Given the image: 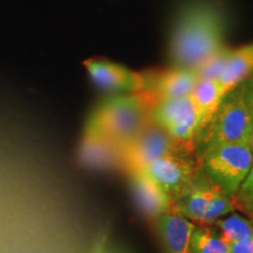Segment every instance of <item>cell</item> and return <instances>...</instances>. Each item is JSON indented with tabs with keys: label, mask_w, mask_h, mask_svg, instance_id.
<instances>
[{
	"label": "cell",
	"mask_w": 253,
	"mask_h": 253,
	"mask_svg": "<svg viewBox=\"0 0 253 253\" xmlns=\"http://www.w3.org/2000/svg\"><path fill=\"white\" fill-rule=\"evenodd\" d=\"M189 97L198 116L199 136L212 121L224 97L221 96L216 80H204V79H198Z\"/></svg>",
	"instance_id": "14"
},
{
	"label": "cell",
	"mask_w": 253,
	"mask_h": 253,
	"mask_svg": "<svg viewBox=\"0 0 253 253\" xmlns=\"http://www.w3.org/2000/svg\"><path fill=\"white\" fill-rule=\"evenodd\" d=\"M150 116L151 121L189 153L199 132L197 113L189 96L157 101L150 110Z\"/></svg>",
	"instance_id": "5"
},
{
	"label": "cell",
	"mask_w": 253,
	"mask_h": 253,
	"mask_svg": "<svg viewBox=\"0 0 253 253\" xmlns=\"http://www.w3.org/2000/svg\"><path fill=\"white\" fill-rule=\"evenodd\" d=\"M131 191L137 207L144 216L157 218L161 214L171 212L173 203L166 192L143 172L130 175Z\"/></svg>",
	"instance_id": "12"
},
{
	"label": "cell",
	"mask_w": 253,
	"mask_h": 253,
	"mask_svg": "<svg viewBox=\"0 0 253 253\" xmlns=\"http://www.w3.org/2000/svg\"><path fill=\"white\" fill-rule=\"evenodd\" d=\"M231 49L224 46L218 52L208 58L201 65L197 66L194 71L198 79H204V80H216L223 71L224 66L229 59Z\"/></svg>",
	"instance_id": "19"
},
{
	"label": "cell",
	"mask_w": 253,
	"mask_h": 253,
	"mask_svg": "<svg viewBox=\"0 0 253 253\" xmlns=\"http://www.w3.org/2000/svg\"><path fill=\"white\" fill-rule=\"evenodd\" d=\"M211 186L212 184L208 181L207 177L198 175L195 182L175 201L172 207L173 212L182 214L196 225H199L207 207Z\"/></svg>",
	"instance_id": "15"
},
{
	"label": "cell",
	"mask_w": 253,
	"mask_h": 253,
	"mask_svg": "<svg viewBox=\"0 0 253 253\" xmlns=\"http://www.w3.org/2000/svg\"><path fill=\"white\" fill-rule=\"evenodd\" d=\"M141 172L153 179L169 196L172 203L198 176L197 169L185 156V151H175L157 158Z\"/></svg>",
	"instance_id": "7"
},
{
	"label": "cell",
	"mask_w": 253,
	"mask_h": 253,
	"mask_svg": "<svg viewBox=\"0 0 253 253\" xmlns=\"http://www.w3.org/2000/svg\"><path fill=\"white\" fill-rule=\"evenodd\" d=\"M226 15L216 0H189L177 14L170 38L173 67L195 69L224 47Z\"/></svg>",
	"instance_id": "1"
},
{
	"label": "cell",
	"mask_w": 253,
	"mask_h": 253,
	"mask_svg": "<svg viewBox=\"0 0 253 253\" xmlns=\"http://www.w3.org/2000/svg\"><path fill=\"white\" fill-rule=\"evenodd\" d=\"M251 46H252V48H253V45H251Z\"/></svg>",
	"instance_id": "25"
},
{
	"label": "cell",
	"mask_w": 253,
	"mask_h": 253,
	"mask_svg": "<svg viewBox=\"0 0 253 253\" xmlns=\"http://www.w3.org/2000/svg\"><path fill=\"white\" fill-rule=\"evenodd\" d=\"M154 220L166 253H191V237L197 226L195 223L173 211Z\"/></svg>",
	"instance_id": "10"
},
{
	"label": "cell",
	"mask_w": 253,
	"mask_h": 253,
	"mask_svg": "<svg viewBox=\"0 0 253 253\" xmlns=\"http://www.w3.org/2000/svg\"><path fill=\"white\" fill-rule=\"evenodd\" d=\"M145 79L147 87L143 94L155 103L161 100L189 96L198 80L194 69L181 67L145 74Z\"/></svg>",
	"instance_id": "9"
},
{
	"label": "cell",
	"mask_w": 253,
	"mask_h": 253,
	"mask_svg": "<svg viewBox=\"0 0 253 253\" xmlns=\"http://www.w3.org/2000/svg\"><path fill=\"white\" fill-rule=\"evenodd\" d=\"M175 151L184 150L162 128L151 121L140 134L122 148L121 169L130 176L141 172L157 158Z\"/></svg>",
	"instance_id": "6"
},
{
	"label": "cell",
	"mask_w": 253,
	"mask_h": 253,
	"mask_svg": "<svg viewBox=\"0 0 253 253\" xmlns=\"http://www.w3.org/2000/svg\"><path fill=\"white\" fill-rule=\"evenodd\" d=\"M235 210L236 207L232 197L212 185L209 192L207 207L199 225H212L218 219L232 213Z\"/></svg>",
	"instance_id": "17"
},
{
	"label": "cell",
	"mask_w": 253,
	"mask_h": 253,
	"mask_svg": "<svg viewBox=\"0 0 253 253\" xmlns=\"http://www.w3.org/2000/svg\"><path fill=\"white\" fill-rule=\"evenodd\" d=\"M250 217H251V219H250V220H251V223H252V225H253V213Z\"/></svg>",
	"instance_id": "23"
},
{
	"label": "cell",
	"mask_w": 253,
	"mask_h": 253,
	"mask_svg": "<svg viewBox=\"0 0 253 253\" xmlns=\"http://www.w3.org/2000/svg\"><path fill=\"white\" fill-rule=\"evenodd\" d=\"M121 151L119 145L86 129L79 156L81 162L91 169H121Z\"/></svg>",
	"instance_id": "11"
},
{
	"label": "cell",
	"mask_w": 253,
	"mask_h": 253,
	"mask_svg": "<svg viewBox=\"0 0 253 253\" xmlns=\"http://www.w3.org/2000/svg\"><path fill=\"white\" fill-rule=\"evenodd\" d=\"M252 145L250 143L219 144L203 149L201 169L211 184L232 197L251 169Z\"/></svg>",
	"instance_id": "3"
},
{
	"label": "cell",
	"mask_w": 253,
	"mask_h": 253,
	"mask_svg": "<svg viewBox=\"0 0 253 253\" xmlns=\"http://www.w3.org/2000/svg\"><path fill=\"white\" fill-rule=\"evenodd\" d=\"M232 199L236 209H240L249 216L253 213V163L248 176L232 196Z\"/></svg>",
	"instance_id": "20"
},
{
	"label": "cell",
	"mask_w": 253,
	"mask_h": 253,
	"mask_svg": "<svg viewBox=\"0 0 253 253\" xmlns=\"http://www.w3.org/2000/svg\"><path fill=\"white\" fill-rule=\"evenodd\" d=\"M191 253H229V245L224 242L213 226H196L192 233Z\"/></svg>",
	"instance_id": "18"
},
{
	"label": "cell",
	"mask_w": 253,
	"mask_h": 253,
	"mask_svg": "<svg viewBox=\"0 0 253 253\" xmlns=\"http://www.w3.org/2000/svg\"><path fill=\"white\" fill-rule=\"evenodd\" d=\"M253 73V48L245 46L238 49H231L229 59L224 66L216 82L221 96L235 90L239 84Z\"/></svg>",
	"instance_id": "13"
},
{
	"label": "cell",
	"mask_w": 253,
	"mask_h": 253,
	"mask_svg": "<svg viewBox=\"0 0 253 253\" xmlns=\"http://www.w3.org/2000/svg\"><path fill=\"white\" fill-rule=\"evenodd\" d=\"M229 253H253V236L229 245Z\"/></svg>",
	"instance_id": "22"
},
{
	"label": "cell",
	"mask_w": 253,
	"mask_h": 253,
	"mask_svg": "<svg viewBox=\"0 0 253 253\" xmlns=\"http://www.w3.org/2000/svg\"><path fill=\"white\" fill-rule=\"evenodd\" d=\"M252 153H253V144H252Z\"/></svg>",
	"instance_id": "24"
},
{
	"label": "cell",
	"mask_w": 253,
	"mask_h": 253,
	"mask_svg": "<svg viewBox=\"0 0 253 253\" xmlns=\"http://www.w3.org/2000/svg\"><path fill=\"white\" fill-rule=\"evenodd\" d=\"M153 106L143 93L115 95L97 106L86 129L103 136L122 149L151 122Z\"/></svg>",
	"instance_id": "2"
},
{
	"label": "cell",
	"mask_w": 253,
	"mask_h": 253,
	"mask_svg": "<svg viewBox=\"0 0 253 253\" xmlns=\"http://www.w3.org/2000/svg\"><path fill=\"white\" fill-rule=\"evenodd\" d=\"M91 81L107 93H143L147 87L145 74L112 62L107 59L93 58L84 61Z\"/></svg>",
	"instance_id": "8"
},
{
	"label": "cell",
	"mask_w": 253,
	"mask_h": 253,
	"mask_svg": "<svg viewBox=\"0 0 253 253\" xmlns=\"http://www.w3.org/2000/svg\"><path fill=\"white\" fill-rule=\"evenodd\" d=\"M203 132V149L219 144H251L249 109L242 86L221 100L216 115Z\"/></svg>",
	"instance_id": "4"
},
{
	"label": "cell",
	"mask_w": 253,
	"mask_h": 253,
	"mask_svg": "<svg viewBox=\"0 0 253 253\" xmlns=\"http://www.w3.org/2000/svg\"><path fill=\"white\" fill-rule=\"evenodd\" d=\"M221 238L227 245L235 244L240 240L248 239L253 236V225L251 220L246 219L238 213H230L213 223Z\"/></svg>",
	"instance_id": "16"
},
{
	"label": "cell",
	"mask_w": 253,
	"mask_h": 253,
	"mask_svg": "<svg viewBox=\"0 0 253 253\" xmlns=\"http://www.w3.org/2000/svg\"><path fill=\"white\" fill-rule=\"evenodd\" d=\"M243 93H244L245 102L249 109L250 116V129H251V145L253 144V80L243 84Z\"/></svg>",
	"instance_id": "21"
}]
</instances>
